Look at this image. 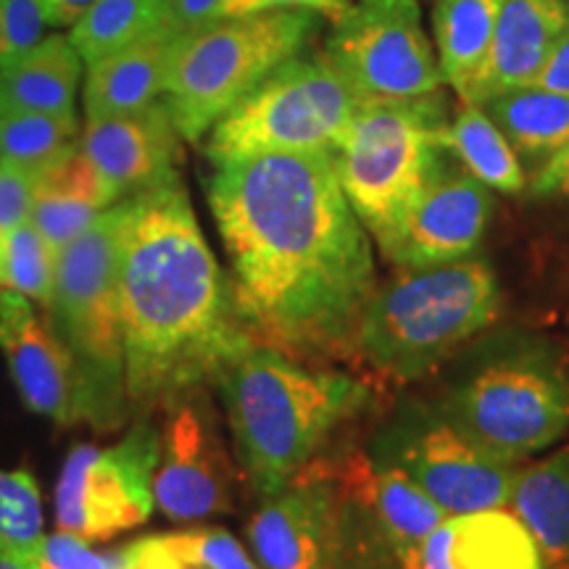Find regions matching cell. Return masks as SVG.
<instances>
[{"mask_svg": "<svg viewBox=\"0 0 569 569\" xmlns=\"http://www.w3.org/2000/svg\"><path fill=\"white\" fill-rule=\"evenodd\" d=\"M209 203L232 293L256 343L290 359L356 353L377 288L372 243L340 188L336 151L219 163Z\"/></svg>", "mask_w": 569, "mask_h": 569, "instance_id": "6da1fadb", "label": "cell"}, {"mask_svg": "<svg viewBox=\"0 0 569 569\" xmlns=\"http://www.w3.org/2000/svg\"><path fill=\"white\" fill-rule=\"evenodd\" d=\"M117 284L127 398L140 417L217 382L256 346L180 177L127 198Z\"/></svg>", "mask_w": 569, "mask_h": 569, "instance_id": "7a4b0ae2", "label": "cell"}, {"mask_svg": "<svg viewBox=\"0 0 569 569\" xmlns=\"http://www.w3.org/2000/svg\"><path fill=\"white\" fill-rule=\"evenodd\" d=\"M234 451L261 498L317 459L340 425L359 415L369 390L346 372L303 367L256 343L217 377Z\"/></svg>", "mask_w": 569, "mask_h": 569, "instance_id": "3957f363", "label": "cell"}, {"mask_svg": "<svg viewBox=\"0 0 569 569\" xmlns=\"http://www.w3.org/2000/svg\"><path fill=\"white\" fill-rule=\"evenodd\" d=\"M124 217L127 198L61 248L53 296L42 309L74 367L80 422L96 430H117L132 411L117 284Z\"/></svg>", "mask_w": 569, "mask_h": 569, "instance_id": "277c9868", "label": "cell"}, {"mask_svg": "<svg viewBox=\"0 0 569 569\" xmlns=\"http://www.w3.org/2000/svg\"><path fill=\"white\" fill-rule=\"evenodd\" d=\"M501 290L478 256L403 269L375 288L356 332V353L396 380L425 375L493 322Z\"/></svg>", "mask_w": 569, "mask_h": 569, "instance_id": "5b68a950", "label": "cell"}, {"mask_svg": "<svg viewBox=\"0 0 569 569\" xmlns=\"http://www.w3.org/2000/svg\"><path fill=\"white\" fill-rule=\"evenodd\" d=\"M443 127L440 90L415 101L361 103L336 148L340 188L380 251L393 243L398 227L443 163Z\"/></svg>", "mask_w": 569, "mask_h": 569, "instance_id": "8992f818", "label": "cell"}, {"mask_svg": "<svg viewBox=\"0 0 569 569\" xmlns=\"http://www.w3.org/2000/svg\"><path fill=\"white\" fill-rule=\"evenodd\" d=\"M315 11L277 9L224 17L180 38L163 92L182 140L198 142L267 74L303 51Z\"/></svg>", "mask_w": 569, "mask_h": 569, "instance_id": "52a82bcc", "label": "cell"}, {"mask_svg": "<svg viewBox=\"0 0 569 569\" xmlns=\"http://www.w3.org/2000/svg\"><path fill=\"white\" fill-rule=\"evenodd\" d=\"M359 109L325 51H298L211 127L206 156L219 167L261 153L336 151Z\"/></svg>", "mask_w": 569, "mask_h": 569, "instance_id": "ba28073f", "label": "cell"}, {"mask_svg": "<svg viewBox=\"0 0 569 569\" xmlns=\"http://www.w3.org/2000/svg\"><path fill=\"white\" fill-rule=\"evenodd\" d=\"M451 422L493 457L517 465L569 430V382L546 359L509 356L482 367L451 403Z\"/></svg>", "mask_w": 569, "mask_h": 569, "instance_id": "9c48e42d", "label": "cell"}, {"mask_svg": "<svg viewBox=\"0 0 569 569\" xmlns=\"http://www.w3.org/2000/svg\"><path fill=\"white\" fill-rule=\"evenodd\" d=\"M325 56L361 103L415 101L446 82L417 0H356L336 21Z\"/></svg>", "mask_w": 569, "mask_h": 569, "instance_id": "30bf717a", "label": "cell"}, {"mask_svg": "<svg viewBox=\"0 0 569 569\" xmlns=\"http://www.w3.org/2000/svg\"><path fill=\"white\" fill-rule=\"evenodd\" d=\"M159 427L148 417L111 448L77 446L56 482L59 530L82 540H109L153 515Z\"/></svg>", "mask_w": 569, "mask_h": 569, "instance_id": "8fae6325", "label": "cell"}, {"mask_svg": "<svg viewBox=\"0 0 569 569\" xmlns=\"http://www.w3.org/2000/svg\"><path fill=\"white\" fill-rule=\"evenodd\" d=\"M153 498L174 522L227 515L234 507V469L201 390L163 409Z\"/></svg>", "mask_w": 569, "mask_h": 569, "instance_id": "7c38bea8", "label": "cell"}, {"mask_svg": "<svg viewBox=\"0 0 569 569\" xmlns=\"http://www.w3.org/2000/svg\"><path fill=\"white\" fill-rule=\"evenodd\" d=\"M343 522L346 498L322 459H315L264 498L248 522V540L264 569H330Z\"/></svg>", "mask_w": 569, "mask_h": 569, "instance_id": "4fadbf2b", "label": "cell"}, {"mask_svg": "<svg viewBox=\"0 0 569 569\" xmlns=\"http://www.w3.org/2000/svg\"><path fill=\"white\" fill-rule=\"evenodd\" d=\"M401 467L448 517L507 509L517 469L475 443L457 425L438 422L398 446Z\"/></svg>", "mask_w": 569, "mask_h": 569, "instance_id": "5bb4252c", "label": "cell"}, {"mask_svg": "<svg viewBox=\"0 0 569 569\" xmlns=\"http://www.w3.org/2000/svg\"><path fill=\"white\" fill-rule=\"evenodd\" d=\"M493 198L469 172L440 169L398 227L386 259L401 269H419L467 259L486 234Z\"/></svg>", "mask_w": 569, "mask_h": 569, "instance_id": "9a60e30c", "label": "cell"}, {"mask_svg": "<svg viewBox=\"0 0 569 569\" xmlns=\"http://www.w3.org/2000/svg\"><path fill=\"white\" fill-rule=\"evenodd\" d=\"M180 132L167 103L84 119L80 146L111 203L124 201L177 177Z\"/></svg>", "mask_w": 569, "mask_h": 569, "instance_id": "2e32d148", "label": "cell"}, {"mask_svg": "<svg viewBox=\"0 0 569 569\" xmlns=\"http://www.w3.org/2000/svg\"><path fill=\"white\" fill-rule=\"evenodd\" d=\"M340 493L386 543L401 569H411L430 532L448 517L443 509L396 465H375L361 453L322 459Z\"/></svg>", "mask_w": 569, "mask_h": 569, "instance_id": "e0dca14e", "label": "cell"}, {"mask_svg": "<svg viewBox=\"0 0 569 569\" xmlns=\"http://www.w3.org/2000/svg\"><path fill=\"white\" fill-rule=\"evenodd\" d=\"M0 348L24 407L59 425L80 422L77 377L67 348L30 298L0 290Z\"/></svg>", "mask_w": 569, "mask_h": 569, "instance_id": "ac0fdd59", "label": "cell"}, {"mask_svg": "<svg viewBox=\"0 0 569 569\" xmlns=\"http://www.w3.org/2000/svg\"><path fill=\"white\" fill-rule=\"evenodd\" d=\"M411 569H546L536 540L509 509L446 517Z\"/></svg>", "mask_w": 569, "mask_h": 569, "instance_id": "d6986e66", "label": "cell"}, {"mask_svg": "<svg viewBox=\"0 0 569 569\" xmlns=\"http://www.w3.org/2000/svg\"><path fill=\"white\" fill-rule=\"evenodd\" d=\"M567 21L569 6L561 0H501L478 106L498 92L536 84Z\"/></svg>", "mask_w": 569, "mask_h": 569, "instance_id": "ffe728a7", "label": "cell"}, {"mask_svg": "<svg viewBox=\"0 0 569 569\" xmlns=\"http://www.w3.org/2000/svg\"><path fill=\"white\" fill-rule=\"evenodd\" d=\"M177 42L180 38L161 24L130 46L119 48L117 53L88 63L84 119L134 111L163 101Z\"/></svg>", "mask_w": 569, "mask_h": 569, "instance_id": "44dd1931", "label": "cell"}, {"mask_svg": "<svg viewBox=\"0 0 569 569\" xmlns=\"http://www.w3.org/2000/svg\"><path fill=\"white\" fill-rule=\"evenodd\" d=\"M109 206L113 203L101 177L77 142L34 177L30 222L46 234L56 251H61L80 238Z\"/></svg>", "mask_w": 569, "mask_h": 569, "instance_id": "7402d4cb", "label": "cell"}, {"mask_svg": "<svg viewBox=\"0 0 569 569\" xmlns=\"http://www.w3.org/2000/svg\"><path fill=\"white\" fill-rule=\"evenodd\" d=\"M80 77L82 59L69 38L48 34L0 61V111L74 113Z\"/></svg>", "mask_w": 569, "mask_h": 569, "instance_id": "603a6c76", "label": "cell"}, {"mask_svg": "<svg viewBox=\"0 0 569 569\" xmlns=\"http://www.w3.org/2000/svg\"><path fill=\"white\" fill-rule=\"evenodd\" d=\"M507 509L528 528L546 569H569V451L517 469Z\"/></svg>", "mask_w": 569, "mask_h": 569, "instance_id": "cb8c5ba5", "label": "cell"}, {"mask_svg": "<svg viewBox=\"0 0 569 569\" xmlns=\"http://www.w3.org/2000/svg\"><path fill=\"white\" fill-rule=\"evenodd\" d=\"M501 0H438L432 11L438 63L461 103L480 101Z\"/></svg>", "mask_w": 569, "mask_h": 569, "instance_id": "d4e9b609", "label": "cell"}, {"mask_svg": "<svg viewBox=\"0 0 569 569\" xmlns=\"http://www.w3.org/2000/svg\"><path fill=\"white\" fill-rule=\"evenodd\" d=\"M482 109L525 159L546 163L569 142V96L561 92L525 84L488 98Z\"/></svg>", "mask_w": 569, "mask_h": 569, "instance_id": "484cf974", "label": "cell"}, {"mask_svg": "<svg viewBox=\"0 0 569 569\" xmlns=\"http://www.w3.org/2000/svg\"><path fill=\"white\" fill-rule=\"evenodd\" d=\"M440 146L446 153L457 156L461 167L490 190L522 193L528 184L517 151L482 106H461L457 117L440 130Z\"/></svg>", "mask_w": 569, "mask_h": 569, "instance_id": "4316f807", "label": "cell"}, {"mask_svg": "<svg viewBox=\"0 0 569 569\" xmlns=\"http://www.w3.org/2000/svg\"><path fill=\"white\" fill-rule=\"evenodd\" d=\"M80 142L74 113L0 111V163L38 177Z\"/></svg>", "mask_w": 569, "mask_h": 569, "instance_id": "83f0119b", "label": "cell"}, {"mask_svg": "<svg viewBox=\"0 0 569 569\" xmlns=\"http://www.w3.org/2000/svg\"><path fill=\"white\" fill-rule=\"evenodd\" d=\"M161 0H96L71 24L69 42L82 63H92L161 27Z\"/></svg>", "mask_w": 569, "mask_h": 569, "instance_id": "f1b7e54d", "label": "cell"}, {"mask_svg": "<svg viewBox=\"0 0 569 569\" xmlns=\"http://www.w3.org/2000/svg\"><path fill=\"white\" fill-rule=\"evenodd\" d=\"M46 532L42 498L30 472L0 469V553L27 569H38Z\"/></svg>", "mask_w": 569, "mask_h": 569, "instance_id": "f546056e", "label": "cell"}, {"mask_svg": "<svg viewBox=\"0 0 569 569\" xmlns=\"http://www.w3.org/2000/svg\"><path fill=\"white\" fill-rule=\"evenodd\" d=\"M56 267H59V251L27 219L17 227L6 248L3 264H0V290H13L46 309L53 296Z\"/></svg>", "mask_w": 569, "mask_h": 569, "instance_id": "4dcf8cb0", "label": "cell"}, {"mask_svg": "<svg viewBox=\"0 0 569 569\" xmlns=\"http://www.w3.org/2000/svg\"><path fill=\"white\" fill-rule=\"evenodd\" d=\"M163 549L184 567L196 569H259L238 538L222 528H196L159 536Z\"/></svg>", "mask_w": 569, "mask_h": 569, "instance_id": "1f68e13d", "label": "cell"}, {"mask_svg": "<svg viewBox=\"0 0 569 569\" xmlns=\"http://www.w3.org/2000/svg\"><path fill=\"white\" fill-rule=\"evenodd\" d=\"M38 569H134V559L130 546L96 551L90 549V540L59 530L53 536H46Z\"/></svg>", "mask_w": 569, "mask_h": 569, "instance_id": "d6a6232c", "label": "cell"}, {"mask_svg": "<svg viewBox=\"0 0 569 569\" xmlns=\"http://www.w3.org/2000/svg\"><path fill=\"white\" fill-rule=\"evenodd\" d=\"M330 569H401L393 553L386 549L372 528L361 519L351 503L346 501L343 540H340L338 557Z\"/></svg>", "mask_w": 569, "mask_h": 569, "instance_id": "836d02e7", "label": "cell"}, {"mask_svg": "<svg viewBox=\"0 0 569 569\" xmlns=\"http://www.w3.org/2000/svg\"><path fill=\"white\" fill-rule=\"evenodd\" d=\"M46 24L40 0H0V61L40 42Z\"/></svg>", "mask_w": 569, "mask_h": 569, "instance_id": "e575fe53", "label": "cell"}, {"mask_svg": "<svg viewBox=\"0 0 569 569\" xmlns=\"http://www.w3.org/2000/svg\"><path fill=\"white\" fill-rule=\"evenodd\" d=\"M34 177L21 169L0 163V264H3L6 248L19 224L30 219Z\"/></svg>", "mask_w": 569, "mask_h": 569, "instance_id": "d590c367", "label": "cell"}, {"mask_svg": "<svg viewBox=\"0 0 569 569\" xmlns=\"http://www.w3.org/2000/svg\"><path fill=\"white\" fill-rule=\"evenodd\" d=\"M222 6L224 0H163L161 24L177 38H184L222 19Z\"/></svg>", "mask_w": 569, "mask_h": 569, "instance_id": "8d00e7d4", "label": "cell"}, {"mask_svg": "<svg viewBox=\"0 0 569 569\" xmlns=\"http://www.w3.org/2000/svg\"><path fill=\"white\" fill-rule=\"evenodd\" d=\"M277 9H303L322 13L336 24L351 9V0H224L222 19L224 17H246V13L277 11Z\"/></svg>", "mask_w": 569, "mask_h": 569, "instance_id": "74e56055", "label": "cell"}, {"mask_svg": "<svg viewBox=\"0 0 569 569\" xmlns=\"http://www.w3.org/2000/svg\"><path fill=\"white\" fill-rule=\"evenodd\" d=\"M536 84L538 88L569 96V21L565 30H561L557 42H553L549 59H546L543 69H540Z\"/></svg>", "mask_w": 569, "mask_h": 569, "instance_id": "f35d334b", "label": "cell"}, {"mask_svg": "<svg viewBox=\"0 0 569 569\" xmlns=\"http://www.w3.org/2000/svg\"><path fill=\"white\" fill-rule=\"evenodd\" d=\"M530 190L536 196L569 198V142L538 169Z\"/></svg>", "mask_w": 569, "mask_h": 569, "instance_id": "ab89813d", "label": "cell"}, {"mask_svg": "<svg viewBox=\"0 0 569 569\" xmlns=\"http://www.w3.org/2000/svg\"><path fill=\"white\" fill-rule=\"evenodd\" d=\"M42 11H46L48 24L53 27H71L77 19L90 9L96 0H40Z\"/></svg>", "mask_w": 569, "mask_h": 569, "instance_id": "60d3db41", "label": "cell"}, {"mask_svg": "<svg viewBox=\"0 0 569 569\" xmlns=\"http://www.w3.org/2000/svg\"><path fill=\"white\" fill-rule=\"evenodd\" d=\"M0 569H27V567L19 565V561H13L11 557H3V553H0Z\"/></svg>", "mask_w": 569, "mask_h": 569, "instance_id": "b9f144b4", "label": "cell"}, {"mask_svg": "<svg viewBox=\"0 0 569 569\" xmlns=\"http://www.w3.org/2000/svg\"><path fill=\"white\" fill-rule=\"evenodd\" d=\"M161 3H163V0H161Z\"/></svg>", "mask_w": 569, "mask_h": 569, "instance_id": "7bdbcfd3", "label": "cell"}]
</instances>
